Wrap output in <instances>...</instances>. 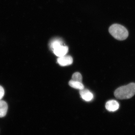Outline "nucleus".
I'll return each mask as SVG.
<instances>
[{"label":"nucleus","mask_w":135,"mask_h":135,"mask_svg":"<svg viewBox=\"0 0 135 135\" xmlns=\"http://www.w3.org/2000/svg\"><path fill=\"white\" fill-rule=\"evenodd\" d=\"M135 94V83H133L118 88L114 92L116 98L120 99H129Z\"/></svg>","instance_id":"nucleus-1"},{"label":"nucleus","mask_w":135,"mask_h":135,"mask_svg":"<svg viewBox=\"0 0 135 135\" xmlns=\"http://www.w3.org/2000/svg\"><path fill=\"white\" fill-rule=\"evenodd\" d=\"M109 32L114 38L118 40H124L128 36V32L126 27L118 24L112 25L109 27Z\"/></svg>","instance_id":"nucleus-2"},{"label":"nucleus","mask_w":135,"mask_h":135,"mask_svg":"<svg viewBox=\"0 0 135 135\" xmlns=\"http://www.w3.org/2000/svg\"><path fill=\"white\" fill-rule=\"evenodd\" d=\"M53 51L54 54L59 57L65 56L68 51V47L63 45H60L55 48Z\"/></svg>","instance_id":"nucleus-3"},{"label":"nucleus","mask_w":135,"mask_h":135,"mask_svg":"<svg viewBox=\"0 0 135 135\" xmlns=\"http://www.w3.org/2000/svg\"><path fill=\"white\" fill-rule=\"evenodd\" d=\"M57 63L61 66H66L73 64V59L70 56H64L59 57L57 59Z\"/></svg>","instance_id":"nucleus-4"},{"label":"nucleus","mask_w":135,"mask_h":135,"mask_svg":"<svg viewBox=\"0 0 135 135\" xmlns=\"http://www.w3.org/2000/svg\"><path fill=\"white\" fill-rule=\"evenodd\" d=\"M119 104L118 101L111 100L107 101L105 104V108L109 112H115L119 109Z\"/></svg>","instance_id":"nucleus-5"},{"label":"nucleus","mask_w":135,"mask_h":135,"mask_svg":"<svg viewBox=\"0 0 135 135\" xmlns=\"http://www.w3.org/2000/svg\"><path fill=\"white\" fill-rule=\"evenodd\" d=\"M80 94L81 97L86 101H90L94 98V95L89 90L83 89L80 90Z\"/></svg>","instance_id":"nucleus-6"},{"label":"nucleus","mask_w":135,"mask_h":135,"mask_svg":"<svg viewBox=\"0 0 135 135\" xmlns=\"http://www.w3.org/2000/svg\"><path fill=\"white\" fill-rule=\"evenodd\" d=\"M8 109V104L3 100H0V118L6 116Z\"/></svg>","instance_id":"nucleus-7"},{"label":"nucleus","mask_w":135,"mask_h":135,"mask_svg":"<svg viewBox=\"0 0 135 135\" xmlns=\"http://www.w3.org/2000/svg\"><path fill=\"white\" fill-rule=\"evenodd\" d=\"M69 84L70 86L75 89L80 90L84 88V86L82 82L75 81L71 80L69 81Z\"/></svg>","instance_id":"nucleus-8"},{"label":"nucleus","mask_w":135,"mask_h":135,"mask_svg":"<svg viewBox=\"0 0 135 135\" xmlns=\"http://www.w3.org/2000/svg\"><path fill=\"white\" fill-rule=\"evenodd\" d=\"M61 45H63L62 41L60 39H54L51 42L49 46L50 48L53 50L55 48Z\"/></svg>","instance_id":"nucleus-9"},{"label":"nucleus","mask_w":135,"mask_h":135,"mask_svg":"<svg viewBox=\"0 0 135 135\" xmlns=\"http://www.w3.org/2000/svg\"><path fill=\"white\" fill-rule=\"evenodd\" d=\"M72 80L75 81H79V82H82V77L81 74L79 72L74 73L73 74Z\"/></svg>","instance_id":"nucleus-10"},{"label":"nucleus","mask_w":135,"mask_h":135,"mask_svg":"<svg viewBox=\"0 0 135 135\" xmlns=\"http://www.w3.org/2000/svg\"><path fill=\"white\" fill-rule=\"evenodd\" d=\"M5 94L4 89L2 86H0V100L2 99Z\"/></svg>","instance_id":"nucleus-11"}]
</instances>
